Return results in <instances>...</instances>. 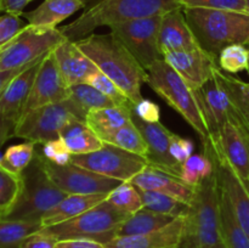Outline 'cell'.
Wrapping results in <instances>:
<instances>
[{
  "mask_svg": "<svg viewBox=\"0 0 249 248\" xmlns=\"http://www.w3.org/2000/svg\"><path fill=\"white\" fill-rule=\"evenodd\" d=\"M68 102L72 106L75 116L80 121L85 122V117L95 109L105 108V107L117 106L111 99L95 89L87 83L72 85L68 88Z\"/></svg>",
  "mask_w": 249,
  "mask_h": 248,
  "instance_id": "83f0119b",
  "label": "cell"
},
{
  "mask_svg": "<svg viewBox=\"0 0 249 248\" xmlns=\"http://www.w3.org/2000/svg\"><path fill=\"white\" fill-rule=\"evenodd\" d=\"M58 71L68 88L85 83L92 73L99 68L80 50L74 41L66 39L53 50Z\"/></svg>",
  "mask_w": 249,
  "mask_h": 248,
  "instance_id": "7402d4cb",
  "label": "cell"
},
{
  "mask_svg": "<svg viewBox=\"0 0 249 248\" xmlns=\"http://www.w3.org/2000/svg\"><path fill=\"white\" fill-rule=\"evenodd\" d=\"M158 43L163 56L172 51H189L201 48L187 23L182 9L173 10L163 15Z\"/></svg>",
  "mask_w": 249,
  "mask_h": 248,
  "instance_id": "ffe728a7",
  "label": "cell"
},
{
  "mask_svg": "<svg viewBox=\"0 0 249 248\" xmlns=\"http://www.w3.org/2000/svg\"><path fill=\"white\" fill-rule=\"evenodd\" d=\"M60 138L66 143L73 156L87 155L100 150L104 141L87 125L84 121L74 119L60 134Z\"/></svg>",
  "mask_w": 249,
  "mask_h": 248,
  "instance_id": "f1b7e54d",
  "label": "cell"
},
{
  "mask_svg": "<svg viewBox=\"0 0 249 248\" xmlns=\"http://www.w3.org/2000/svg\"><path fill=\"white\" fill-rule=\"evenodd\" d=\"M182 9L226 10L247 14L246 0H177Z\"/></svg>",
  "mask_w": 249,
  "mask_h": 248,
  "instance_id": "60d3db41",
  "label": "cell"
},
{
  "mask_svg": "<svg viewBox=\"0 0 249 248\" xmlns=\"http://www.w3.org/2000/svg\"><path fill=\"white\" fill-rule=\"evenodd\" d=\"M202 146L204 155L213 162L219 184L230 201L236 219L249 236V190L224 157L218 141L211 138L208 142Z\"/></svg>",
  "mask_w": 249,
  "mask_h": 248,
  "instance_id": "7c38bea8",
  "label": "cell"
},
{
  "mask_svg": "<svg viewBox=\"0 0 249 248\" xmlns=\"http://www.w3.org/2000/svg\"><path fill=\"white\" fill-rule=\"evenodd\" d=\"M129 214L112 206L107 199L88 209L80 215L57 225L43 228L57 240L65 238H92L106 243L114 238L116 230Z\"/></svg>",
  "mask_w": 249,
  "mask_h": 248,
  "instance_id": "52a82bcc",
  "label": "cell"
},
{
  "mask_svg": "<svg viewBox=\"0 0 249 248\" xmlns=\"http://www.w3.org/2000/svg\"><path fill=\"white\" fill-rule=\"evenodd\" d=\"M84 1H85V2H88V1H89V0H84Z\"/></svg>",
  "mask_w": 249,
  "mask_h": 248,
  "instance_id": "6f0895ef",
  "label": "cell"
},
{
  "mask_svg": "<svg viewBox=\"0 0 249 248\" xmlns=\"http://www.w3.org/2000/svg\"><path fill=\"white\" fill-rule=\"evenodd\" d=\"M104 142L111 143L116 147L135 153L141 157L146 158V155H147V143H146L140 129L135 125L133 119L128 124L114 131L111 136L104 140Z\"/></svg>",
  "mask_w": 249,
  "mask_h": 248,
  "instance_id": "836d02e7",
  "label": "cell"
},
{
  "mask_svg": "<svg viewBox=\"0 0 249 248\" xmlns=\"http://www.w3.org/2000/svg\"><path fill=\"white\" fill-rule=\"evenodd\" d=\"M133 114L146 123H157L160 118V108L156 102L142 99L134 105Z\"/></svg>",
  "mask_w": 249,
  "mask_h": 248,
  "instance_id": "f6af8a7d",
  "label": "cell"
},
{
  "mask_svg": "<svg viewBox=\"0 0 249 248\" xmlns=\"http://www.w3.org/2000/svg\"><path fill=\"white\" fill-rule=\"evenodd\" d=\"M74 119L79 118L66 99L65 101L32 109L19 117L14 136L44 145L48 141L60 138L61 131Z\"/></svg>",
  "mask_w": 249,
  "mask_h": 248,
  "instance_id": "30bf717a",
  "label": "cell"
},
{
  "mask_svg": "<svg viewBox=\"0 0 249 248\" xmlns=\"http://www.w3.org/2000/svg\"><path fill=\"white\" fill-rule=\"evenodd\" d=\"M214 173V165L211 158L203 152L201 155H192L181 165L180 179L190 186L197 187L204 179Z\"/></svg>",
  "mask_w": 249,
  "mask_h": 248,
  "instance_id": "8d00e7d4",
  "label": "cell"
},
{
  "mask_svg": "<svg viewBox=\"0 0 249 248\" xmlns=\"http://www.w3.org/2000/svg\"><path fill=\"white\" fill-rule=\"evenodd\" d=\"M163 60L184 79V82L197 90L214 77L219 68L218 58L202 48L189 51H172L163 56Z\"/></svg>",
  "mask_w": 249,
  "mask_h": 248,
  "instance_id": "e0dca14e",
  "label": "cell"
},
{
  "mask_svg": "<svg viewBox=\"0 0 249 248\" xmlns=\"http://www.w3.org/2000/svg\"><path fill=\"white\" fill-rule=\"evenodd\" d=\"M247 71H248V75H249V63H248V68H247Z\"/></svg>",
  "mask_w": 249,
  "mask_h": 248,
  "instance_id": "11a10c76",
  "label": "cell"
},
{
  "mask_svg": "<svg viewBox=\"0 0 249 248\" xmlns=\"http://www.w3.org/2000/svg\"><path fill=\"white\" fill-rule=\"evenodd\" d=\"M0 168H4V153L0 151Z\"/></svg>",
  "mask_w": 249,
  "mask_h": 248,
  "instance_id": "816d5d0a",
  "label": "cell"
},
{
  "mask_svg": "<svg viewBox=\"0 0 249 248\" xmlns=\"http://www.w3.org/2000/svg\"><path fill=\"white\" fill-rule=\"evenodd\" d=\"M9 139H10V136L7 135V134L2 130L1 126H0V147H1V146L5 143V141L9 140Z\"/></svg>",
  "mask_w": 249,
  "mask_h": 248,
  "instance_id": "f907efd6",
  "label": "cell"
},
{
  "mask_svg": "<svg viewBox=\"0 0 249 248\" xmlns=\"http://www.w3.org/2000/svg\"><path fill=\"white\" fill-rule=\"evenodd\" d=\"M169 150L172 157L174 158L180 165H182L192 155H194L195 145L190 139L182 138V136L173 133L172 138H170Z\"/></svg>",
  "mask_w": 249,
  "mask_h": 248,
  "instance_id": "ee69618b",
  "label": "cell"
},
{
  "mask_svg": "<svg viewBox=\"0 0 249 248\" xmlns=\"http://www.w3.org/2000/svg\"><path fill=\"white\" fill-rule=\"evenodd\" d=\"M185 228V215L158 230L138 236L114 237L105 245L107 248H179Z\"/></svg>",
  "mask_w": 249,
  "mask_h": 248,
  "instance_id": "44dd1931",
  "label": "cell"
},
{
  "mask_svg": "<svg viewBox=\"0 0 249 248\" xmlns=\"http://www.w3.org/2000/svg\"><path fill=\"white\" fill-rule=\"evenodd\" d=\"M67 97L68 87L58 71L53 51H50L39 66L21 116L38 107L65 101Z\"/></svg>",
  "mask_w": 249,
  "mask_h": 248,
  "instance_id": "2e32d148",
  "label": "cell"
},
{
  "mask_svg": "<svg viewBox=\"0 0 249 248\" xmlns=\"http://www.w3.org/2000/svg\"><path fill=\"white\" fill-rule=\"evenodd\" d=\"M107 195L108 194L67 195L55 208L51 209L41 218V225L43 228H49L71 220L87 212L88 209L104 202L107 198Z\"/></svg>",
  "mask_w": 249,
  "mask_h": 248,
  "instance_id": "d4e9b609",
  "label": "cell"
},
{
  "mask_svg": "<svg viewBox=\"0 0 249 248\" xmlns=\"http://www.w3.org/2000/svg\"><path fill=\"white\" fill-rule=\"evenodd\" d=\"M23 190L16 206L4 218L16 220L40 221L68 194L51 180L43 164V157L36 151L33 160L22 173Z\"/></svg>",
  "mask_w": 249,
  "mask_h": 248,
  "instance_id": "8992f818",
  "label": "cell"
},
{
  "mask_svg": "<svg viewBox=\"0 0 249 248\" xmlns=\"http://www.w3.org/2000/svg\"><path fill=\"white\" fill-rule=\"evenodd\" d=\"M57 241L55 236L49 233L45 229H41L26 238L21 248H56Z\"/></svg>",
  "mask_w": 249,
  "mask_h": 248,
  "instance_id": "bcb514c9",
  "label": "cell"
},
{
  "mask_svg": "<svg viewBox=\"0 0 249 248\" xmlns=\"http://www.w3.org/2000/svg\"><path fill=\"white\" fill-rule=\"evenodd\" d=\"M212 139L218 141L224 157L249 190V130L241 114L236 112L218 138Z\"/></svg>",
  "mask_w": 249,
  "mask_h": 248,
  "instance_id": "5bb4252c",
  "label": "cell"
},
{
  "mask_svg": "<svg viewBox=\"0 0 249 248\" xmlns=\"http://www.w3.org/2000/svg\"><path fill=\"white\" fill-rule=\"evenodd\" d=\"M41 156L53 164L66 165L71 163L73 155L70 152L62 139L58 138L44 143L41 148Z\"/></svg>",
  "mask_w": 249,
  "mask_h": 248,
  "instance_id": "7bdbcfd3",
  "label": "cell"
},
{
  "mask_svg": "<svg viewBox=\"0 0 249 248\" xmlns=\"http://www.w3.org/2000/svg\"><path fill=\"white\" fill-rule=\"evenodd\" d=\"M218 179V177H216ZM219 220L221 242L225 248H249V236L236 219L230 201L219 184Z\"/></svg>",
  "mask_w": 249,
  "mask_h": 248,
  "instance_id": "4316f807",
  "label": "cell"
},
{
  "mask_svg": "<svg viewBox=\"0 0 249 248\" xmlns=\"http://www.w3.org/2000/svg\"><path fill=\"white\" fill-rule=\"evenodd\" d=\"M147 84L192 126L202 145L211 140V133L194 90L163 58L147 70Z\"/></svg>",
  "mask_w": 249,
  "mask_h": 248,
  "instance_id": "5b68a950",
  "label": "cell"
},
{
  "mask_svg": "<svg viewBox=\"0 0 249 248\" xmlns=\"http://www.w3.org/2000/svg\"><path fill=\"white\" fill-rule=\"evenodd\" d=\"M177 9H182L177 0H100L60 31L66 38L75 41L90 35L99 27L164 15Z\"/></svg>",
  "mask_w": 249,
  "mask_h": 248,
  "instance_id": "7a4b0ae2",
  "label": "cell"
},
{
  "mask_svg": "<svg viewBox=\"0 0 249 248\" xmlns=\"http://www.w3.org/2000/svg\"><path fill=\"white\" fill-rule=\"evenodd\" d=\"M138 190L140 192L141 199H142L143 208L148 209V211L174 216V218L186 215L187 211H189L190 204L184 203L174 197L160 194V192L150 191V190Z\"/></svg>",
  "mask_w": 249,
  "mask_h": 248,
  "instance_id": "d6a6232c",
  "label": "cell"
},
{
  "mask_svg": "<svg viewBox=\"0 0 249 248\" xmlns=\"http://www.w3.org/2000/svg\"><path fill=\"white\" fill-rule=\"evenodd\" d=\"M174 219V216L156 213V212L142 208L141 211L136 212L135 214H131L125 221H123L118 226L114 237L143 235V233L158 230V229L168 225Z\"/></svg>",
  "mask_w": 249,
  "mask_h": 248,
  "instance_id": "f546056e",
  "label": "cell"
},
{
  "mask_svg": "<svg viewBox=\"0 0 249 248\" xmlns=\"http://www.w3.org/2000/svg\"><path fill=\"white\" fill-rule=\"evenodd\" d=\"M163 15L117 22L108 26L109 33L116 36L146 71L162 60L160 50V28Z\"/></svg>",
  "mask_w": 249,
  "mask_h": 248,
  "instance_id": "9c48e42d",
  "label": "cell"
},
{
  "mask_svg": "<svg viewBox=\"0 0 249 248\" xmlns=\"http://www.w3.org/2000/svg\"><path fill=\"white\" fill-rule=\"evenodd\" d=\"M26 26L21 16L12 14L0 15V50L6 48Z\"/></svg>",
  "mask_w": 249,
  "mask_h": 248,
  "instance_id": "b9f144b4",
  "label": "cell"
},
{
  "mask_svg": "<svg viewBox=\"0 0 249 248\" xmlns=\"http://www.w3.org/2000/svg\"><path fill=\"white\" fill-rule=\"evenodd\" d=\"M131 119L133 107L111 106L90 112L85 117V123L104 141L114 131L128 124Z\"/></svg>",
  "mask_w": 249,
  "mask_h": 248,
  "instance_id": "484cf974",
  "label": "cell"
},
{
  "mask_svg": "<svg viewBox=\"0 0 249 248\" xmlns=\"http://www.w3.org/2000/svg\"><path fill=\"white\" fill-rule=\"evenodd\" d=\"M201 111L206 119L211 138H218L221 128L236 114L235 106L215 77L199 89L194 90Z\"/></svg>",
  "mask_w": 249,
  "mask_h": 248,
  "instance_id": "ac0fdd59",
  "label": "cell"
},
{
  "mask_svg": "<svg viewBox=\"0 0 249 248\" xmlns=\"http://www.w3.org/2000/svg\"><path fill=\"white\" fill-rule=\"evenodd\" d=\"M39 60V58H38ZM36 62V61H34ZM33 63V62H32ZM32 63H29V65L24 66V67H21V68H16V70H9V71H0V95H1V92L4 91L5 88L7 87V84H9L10 82H11L12 79H14L16 75H18L19 73L23 72L24 70H26L27 67H29V66L32 65Z\"/></svg>",
  "mask_w": 249,
  "mask_h": 248,
  "instance_id": "681fc988",
  "label": "cell"
},
{
  "mask_svg": "<svg viewBox=\"0 0 249 248\" xmlns=\"http://www.w3.org/2000/svg\"><path fill=\"white\" fill-rule=\"evenodd\" d=\"M138 189L150 190V191L160 192L170 197L179 199L184 203L190 204L196 194V187L190 186L182 181L180 177L147 165L142 172L130 180Z\"/></svg>",
  "mask_w": 249,
  "mask_h": 248,
  "instance_id": "603a6c76",
  "label": "cell"
},
{
  "mask_svg": "<svg viewBox=\"0 0 249 248\" xmlns=\"http://www.w3.org/2000/svg\"><path fill=\"white\" fill-rule=\"evenodd\" d=\"M41 229L40 221L0 218V248H21L26 238Z\"/></svg>",
  "mask_w": 249,
  "mask_h": 248,
  "instance_id": "4dcf8cb0",
  "label": "cell"
},
{
  "mask_svg": "<svg viewBox=\"0 0 249 248\" xmlns=\"http://www.w3.org/2000/svg\"><path fill=\"white\" fill-rule=\"evenodd\" d=\"M214 77L230 97L231 102L241 114L249 130V83L228 74L220 68L215 71Z\"/></svg>",
  "mask_w": 249,
  "mask_h": 248,
  "instance_id": "1f68e13d",
  "label": "cell"
},
{
  "mask_svg": "<svg viewBox=\"0 0 249 248\" xmlns=\"http://www.w3.org/2000/svg\"><path fill=\"white\" fill-rule=\"evenodd\" d=\"M199 46L218 58L226 46L247 45L249 15L243 12L211 9H182Z\"/></svg>",
  "mask_w": 249,
  "mask_h": 248,
  "instance_id": "3957f363",
  "label": "cell"
},
{
  "mask_svg": "<svg viewBox=\"0 0 249 248\" xmlns=\"http://www.w3.org/2000/svg\"><path fill=\"white\" fill-rule=\"evenodd\" d=\"M45 56L36 60L23 72L16 75L0 95V126L10 138L14 136L15 126L28 99L29 91L39 71V66Z\"/></svg>",
  "mask_w": 249,
  "mask_h": 248,
  "instance_id": "9a60e30c",
  "label": "cell"
},
{
  "mask_svg": "<svg viewBox=\"0 0 249 248\" xmlns=\"http://www.w3.org/2000/svg\"><path fill=\"white\" fill-rule=\"evenodd\" d=\"M71 163L122 182L130 181L148 165L145 157L107 142H104V146L94 152L72 156Z\"/></svg>",
  "mask_w": 249,
  "mask_h": 248,
  "instance_id": "8fae6325",
  "label": "cell"
},
{
  "mask_svg": "<svg viewBox=\"0 0 249 248\" xmlns=\"http://www.w3.org/2000/svg\"><path fill=\"white\" fill-rule=\"evenodd\" d=\"M78 48L96 65L100 72L113 80L131 104L142 100L141 87L147 83V71L114 35L90 34L75 40Z\"/></svg>",
  "mask_w": 249,
  "mask_h": 248,
  "instance_id": "6da1fadb",
  "label": "cell"
},
{
  "mask_svg": "<svg viewBox=\"0 0 249 248\" xmlns=\"http://www.w3.org/2000/svg\"><path fill=\"white\" fill-rule=\"evenodd\" d=\"M247 46L249 48V40H248V43H247Z\"/></svg>",
  "mask_w": 249,
  "mask_h": 248,
  "instance_id": "9f6ffc18",
  "label": "cell"
},
{
  "mask_svg": "<svg viewBox=\"0 0 249 248\" xmlns=\"http://www.w3.org/2000/svg\"><path fill=\"white\" fill-rule=\"evenodd\" d=\"M66 39L58 28H41L27 24L0 53V71L24 67L53 51Z\"/></svg>",
  "mask_w": 249,
  "mask_h": 248,
  "instance_id": "ba28073f",
  "label": "cell"
},
{
  "mask_svg": "<svg viewBox=\"0 0 249 248\" xmlns=\"http://www.w3.org/2000/svg\"><path fill=\"white\" fill-rule=\"evenodd\" d=\"M36 145L32 141H26L18 145H12L4 152V168L21 175L28 168L36 156Z\"/></svg>",
  "mask_w": 249,
  "mask_h": 248,
  "instance_id": "74e56055",
  "label": "cell"
},
{
  "mask_svg": "<svg viewBox=\"0 0 249 248\" xmlns=\"http://www.w3.org/2000/svg\"><path fill=\"white\" fill-rule=\"evenodd\" d=\"M4 49H5V48H4ZM4 49H2V50H4ZM2 50H0V53H1V51H2Z\"/></svg>",
  "mask_w": 249,
  "mask_h": 248,
  "instance_id": "680465c9",
  "label": "cell"
},
{
  "mask_svg": "<svg viewBox=\"0 0 249 248\" xmlns=\"http://www.w3.org/2000/svg\"><path fill=\"white\" fill-rule=\"evenodd\" d=\"M216 248H225V247H224V245H223V243H221V245L218 246V247H216Z\"/></svg>",
  "mask_w": 249,
  "mask_h": 248,
  "instance_id": "db71d44e",
  "label": "cell"
},
{
  "mask_svg": "<svg viewBox=\"0 0 249 248\" xmlns=\"http://www.w3.org/2000/svg\"><path fill=\"white\" fill-rule=\"evenodd\" d=\"M23 190L22 174H15L0 168V218L6 216L14 209Z\"/></svg>",
  "mask_w": 249,
  "mask_h": 248,
  "instance_id": "e575fe53",
  "label": "cell"
},
{
  "mask_svg": "<svg viewBox=\"0 0 249 248\" xmlns=\"http://www.w3.org/2000/svg\"><path fill=\"white\" fill-rule=\"evenodd\" d=\"M56 248H107V246L92 238H65L57 241Z\"/></svg>",
  "mask_w": 249,
  "mask_h": 248,
  "instance_id": "7dc6e473",
  "label": "cell"
},
{
  "mask_svg": "<svg viewBox=\"0 0 249 248\" xmlns=\"http://www.w3.org/2000/svg\"><path fill=\"white\" fill-rule=\"evenodd\" d=\"M249 63V48L243 44L226 46L218 56V65L226 73H238L247 70Z\"/></svg>",
  "mask_w": 249,
  "mask_h": 248,
  "instance_id": "f35d334b",
  "label": "cell"
},
{
  "mask_svg": "<svg viewBox=\"0 0 249 248\" xmlns=\"http://www.w3.org/2000/svg\"><path fill=\"white\" fill-rule=\"evenodd\" d=\"M133 122L140 129L146 143H147V155L146 160L148 165L165 173L180 177L181 165L170 155V138L173 133L163 125L160 122L157 123H146L133 114Z\"/></svg>",
  "mask_w": 249,
  "mask_h": 248,
  "instance_id": "d6986e66",
  "label": "cell"
},
{
  "mask_svg": "<svg viewBox=\"0 0 249 248\" xmlns=\"http://www.w3.org/2000/svg\"><path fill=\"white\" fill-rule=\"evenodd\" d=\"M246 4H247V14L249 15V0H246Z\"/></svg>",
  "mask_w": 249,
  "mask_h": 248,
  "instance_id": "f5cc1de1",
  "label": "cell"
},
{
  "mask_svg": "<svg viewBox=\"0 0 249 248\" xmlns=\"http://www.w3.org/2000/svg\"><path fill=\"white\" fill-rule=\"evenodd\" d=\"M33 0H0V11L22 16L23 10Z\"/></svg>",
  "mask_w": 249,
  "mask_h": 248,
  "instance_id": "c3c4849f",
  "label": "cell"
},
{
  "mask_svg": "<svg viewBox=\"0 0 249 248\" xmlns=\"http://www.w3.org/2000/svg\"><path fill=\"white\" fill-rule=\"evenodd\" d=\"M84 0H44L36 9L23 12L28 24L41 28H57V24L79 10L84 9Z\"/></svg>",
  "mask_w": 249,
  "mask_h": 248,
  "instance_id": "cb8c5ba5",
  "label": "cell"
},
{
  "mask_svg": "<svg viewBox=\"0 0 249 248\" xmlns=\"http://www.w3.org/2000/svg\"><path fill=\"white\" fill-rule=\"evenodd\" d=\"M106 199L112 206L129 215L135 214L136 212L143 208L140 192H139L138 187L131 184L130 181L121 182L116 189H113L107 195Z\"/></svg>",
  "mask_w": 249,
  "mask_h": 248,
  "instance_id": "d590c367",
  "label": "cell"
},
{
  "mask_svg": "<svg viewBox=\"0 0 249 248\" xmlns=\"http://www.w3.org/2000/svg\"><path fill=\"white\" fill-rule=\"evenodd\" d=\"M43 164L55 185H57L62 191L68 195L109 194L122 182L116 179L102 177L96 173L78 167L73 163L57 165L43 157Z\"/></svg>",
  "mask_w": 249,
  "mask_h": 248,
  "instance_id": "4fadbf2b",
  "label": "cell"
},
{
  "mask_svg": "<svg viewBox=\"0 0 249 248\" xmlns=\"http://www.w3.org/2000/svg\"><path fill=\"white\" fill-rule=\"evenodd\" d=\"M219 185L215 172L196 187L185 215L179 248H216L221 243L219 220Z\"/></svg>",
  "mask_w": 249,
  "mask_h": 248,
  "instance_id": "277c9868",
  "label": "cell"
},
{
  "mask_svg": "<svg viewBox=\"0 0 249 248\" xmlns=\"http://www.w3.org/2000/svg\"><path fill=\"white\" fill-rule=\"evenodd\" d=\"M87 84L91 85L95 89L99 90L104 95H106L108 99H111L117 106H126V107H134L130 100L125 95V92L116 84L112 79H109L107 75L104 73L97 71V72L92 73L89 78L87 79Z\"/></svg>",
  "mask_w": 249,
  "mask_h": 248,
  "instance_id": "ab89813d",
  "label": "cell"
}]
</instances>
